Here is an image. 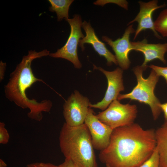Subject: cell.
<instances>
[{
	"label": "cell",
	"mask_w": 167,
	"mask_h": 167,
	"mask_svg": "<svg viewBox=\"0 0 167 167\" xmlns=\"http://www.w3.org/2000/svg\"><path fill=\"white\" fill-rule=\"evenodd\" d=\"M93 65L94 69L101 71L106 77L108 82L107 88L102 100L96 104L90 103L89 107L100 109L104 111L114 100L117 99L120 92L124 90L123 80V70L118 67L112 71H106L102 67Z\"/></svg>",
	"instance_id": "cell-8"
},
{
	"label": "cell",
	"mask_w": 167,
	"mask_h": 167,
	"mask_svg": "<svg viewBox=\"0 0 167 167\" xmlns=\"http://www.w3.org/2000/svg\"><path fill=\"white\" fill-rule=\"evenodd\" d=\"M159 155L156 146L150 156L138 167H160Z\"/></svg>",
	"instance_id": "cell-17"
},
{
	"label": "cell",
	"mask_w": 167,
	"mask_h": 167,
	"mask_svg": "<svg viewBox=\"0 0 167 167\" xmlns=\"http://www.w3.org/2000/svg\"><path fill=\"white\" fill-rule=\"evenodd\" d=\"M51 6L49 10L57 14L58 20L63 19L65 20L69 18V10L70 6L74 1L73 0H49Z\"/></svg>",
	"instance_id": "cell-15"
},
{
	"label": "cell",
	"mask_w": 167,
	"mask_h": 167,
	"mask_svg": "<svg viewBox=\"0 0 167 167\" xmlns=\"http://www.w3.org/2000/svg\"><path fill=\"white\" fill-rule=\"evenodd\" d=\"M59 140L61 151L65 158L78 167H98L91 137L84 123L71 126L65 122Z\"/></svg>",
	"instance_id": "cell-3"
},
{
	"label": "cell",
	"mask_w": 167,
	"mask_h": 167,
	"mask_svg": "<svg viewBox=\"0 0 167 167\" xmlns=\"http://www.w3.org/2000/svg\"><path fill=\"white\" fill-rule=\"evenodd\" d=\"M158 2L156 0H153L148 2L142 1L138 2L140 6L139 11L134 19L127 24V25H130L135 22L138 23L137 28L135 32L134 40L142 31L148 29L152 30L157 38H162L155 29L152 16L155 10L165 7L166 4H164L158 5Z\"/></svg>",
	"instance_id": "cell-11"
},
{
	"label": "cell",
	"mask_w": 167,
	"mask_h": 167,
	"mask_svg": "<svg viewBox=\"0 0 167 167\" xmlns=\"http://www.w3.org/2000/svg\"><path fill=\"white\" fill-rule=\"evenodd\" d=\"M137 112L135 105L123 104L117 99L113 101L106 109L96 116L101 122L113 130L133 124Z\"/></svg>",
	"instance_id": "cell-5"
},
{
	"label": "cell",
	"mask_w": 167,
	"mask_h": 167,
	"mask_svg": "<svg viewBox=\"0 0 167 167\" xmlns=\"http://www.w3.org/2000/svg\"><path fill=\"white\" fill-rule=\"evenodd\" d=\"M160 167H167V121L155 131Z\"/></svg>",
	"instance_id": "cell-14"
},
{
	"label": "cell",
	"mask_w": 167,
	"mask_h": 167,
	"mask_svg": "<svg viewBox=\"0 0 167 167\" xmlns=\"http://www.w3.org/2000/svg\"><path fill=\"white\" fill-rule=\"evenodd\" d=\"M132 50L142 53L144 57L142 66L147 67L148 63L158 59L165 64V55L167 52V43L164 44H149L146 39L141 41L131 42Z\"/></svg>",
	"instance_id": "cell-13"
},
{
	"label": "cell",
	"mask_w": 167,
	"mask_h": 167,
	"mask_svg": "<svg viewBox=\"0 0 167 167\" xmlns=\"http://www.w3.org/2000/svg\"><path fill=\"white\" fill-rule=\"evenodd\" d=\"M49 51L44 49L39 52L29 50L27 55L23 57L21 62L10 74L9 81L4 87L6 97L23 109H29L28 118L37 121L43 118V112H49L52 103L49 100L38 102L34 99H29L26 91L35 83L43 80L36 77L31 67L32 62L35 59L49 55Z\"/></svg>",
	"instance_id": "cell-2"
},
{
	"label": "cell",
	"mask_w": 167,
	"mask_h": 167,
	"mask_svg": "<svg viewBox=\"0 0 167 167\" xmlns=\"http://www.w3.org/2000/svg\"><path fill=\"white\" fill-rule=\"evenodd\" d=\"M90 132L94 149L101 151L109 145L112 129L101 122L89 107L84 123Z\"/></svg>",
	"instance_id": "cell-9"
},
{
	"label": "cell",
	"mask_w": 167,
	"mask_h": 167,
	"mask_svg": "<svg viewBox=\"0 0 167 167\" xmlns=\"http://www.w3.org/2000/svg\"><path fill=\"white\" fill-rule=\"evenodd\" d=\"M147 68L141 65L133 68V71L137 78V84L131 92L126 94H120L117 100L120 101L129 99L148 105L151 108L153 119L156 120L162 111L159 106L161 103L154 92L159 76L152 70L148 77L144 78L143 72Z\"/></svg>",
	"instance_id": "cell-4"
},
{
	"label": "cell",
	"mask_w": 167,
	"mask_h": 167,
	"mask_svg": "<svg viewBox=\"0 0 167 167\" xmlns=\"http://www.w3.org/2000/svg\"><path fill=\"white\" fill-rule=\"evenodd\" d=\"M154 24L156 31L163 37H167V8L161 12Z\"/></svg>",
	"instance_id": "cell-16"
},
{
	"label": "cell",
	"mask_w": 167,
	"mask_h": 167,
	"mask_svg": "<svg viewBox=\"0 0 167 167\" xmlns=\"http://www.w3.org/2000/svg\"><path fill=\"white\" fill-rule=\"evenodd\" d=\"M60 167H78L71 160L65 158L64 162L59 165Z\"/></svg>",
	"instance_id": "cell-21"
},
{
	"label": "cell",
	"mask_w": 167,
	"mask_h": 167,
	"mask_svg": "<svg viewBox=\"0 0 167 167\" xmlns=\"http://www.w3.org/2000/svg\"><path fill=\"white\" fill-rule=\"evenodd\" d=\"M5 126V123L0 122V143L3 144L8 143L10 139L9 133Z\"/></svg>",
	"instance_id": "cell-18"
},
{
	"label": "cell",
	"mask_w": 167,
	"mask_h": 167,
	"mask_svg": "<svg viewBox=\"0 0 167 167\" xmlns=\"http://www.w3.org/2000/svg\"><path fill=\"white\" fill-rule=\"evenodd\" d=\"M156 144L153 129L145 130L133 123L113 130L99 158L109 167H138L150 156Z\"/></svg>",
	"instance_id": "cell-1"
},
{
	"label": "cell",
	"mask_w": 167,
	"mask_h": 167,
	"mask_svg": "<svg viewBox=\"0 0 167 167\" xmlns=\"http://www.w3.org/2000/svg\"><path fill=\"white\" fill-rule=\"evenodd\" d=\"M149 67L154 71L158 76L163 77L167 84V67H161L154 65H151Z\"/></svg>",
	"instance_id": "cell-19"
},
{
	"label": "cell",
	"mask_w": 167,
	"mask_h": 167,
	"mask_svg": "<svg viewBox=\"0 0 167 167\" xmlns=\"http://www.w3.org/2000/svg\"><path fill=\"white\" fill-rule=\"evenodd\" d=\"M91 103L89 99L75 90L65 101L63 105L65 123L71 126L84 123Z\"/></svg>",
	"instance_id": "cell-7"
},
{
	"label": "cell",
	"mask_w": 167,
	"mask_h": 167,
	"mask_svg": "<svg viewBox=\"0 0 167 167\" xmlns=\"http://www.w3.org/2000/svg\"><path fill=\"white\" fill-rule=\"evenodd\" d=\"M82 27L86 34L85 36L80 39L78 45L81 48L82 51L84 50V44H90L100 56L104 57L106 59L108 66H111L113 63L118 65L115 56L107 49L104 43L99 40L90 23L84 21L82 23Z\"/></svg>",
	"instance_id": "cell-12"
},
{
	"label": "cell",
	"mask_w": 167,
	"mask_h": 167,
	"mask_svg": "<svg viewBox=\"0 0 167 167\" xmlns=\"http://www.w3.org/2000/svg\"><path fill=\"white\" fill-rule=\"evenodd\" d=\"M6 66V63L3 62L2 61L0 62V81H2L4 79L5 71Z\"/></svg>",
	"instance_id": "cell-22"
},
{
	"label": "cell",
	"mask_w": 167,
	"mask_h": 167,
	"mask_svg": "<svg viewBox=\"0 0 167 167\" xmlns=\"http://www.w3.org/2000/svg\"><path fill=\"white\" fill-rule=\"evenodd\" d=\"M26 167H60L49 163L36 162L31 163L27 165Z\"/></svg>",
	"instance_id": "cell-20"
},
{
	"label": "cell",
	"mask_w": 167,
	"mask_h": 167,
	"mask_svg": "<svg viewBox=\"0 0 167 167\" xmlns=\"http://www.w3.org/2000/svg\"><path fill=\"white\" fill-rule=\"evenodd\" d=\"M66 20L71 27L69 38L62 47L55 53H50L49 56L67 60L73 63L75 68L80 69L82 67V64L78 58L77 49L80 39L84 36L81 30L83 23L82 19L79 15L76 14L73 18Z\"/></svg>",
	"instance_id": "cell-6"
},
{
	"label": "cell",
	"mask_w": 167,
	"mask_h": 167,
	"mask_svg": "<svg viewBox=\"0 0 167 167\" xmlns=\"http://www.w3.org/2000/svg\"><path fill=\"white\" fill-rule=\"evenodd\" d=\"M159 106L161 111L164 113L165 121H167V102L161 104Z\"/></svg>",
	"instance_id": "cell-23"
},
{
	"label": "cell",
	"mask_w": 167,
	"mask_h": 167,
	"mask_svg": "<svg viewBox=\"0 0 167 167\" xmlns=\"http://www.w3.org/2000/svg\"><path fill=\"white\" fill-rule=\"evenodd\" d=\"M7 164L2 159H0V167H6Z\"/></svg>",
	"instance_id": "cell-24"
},
{
	"label": "cell",
	"mask_w": 167,
	"mask_h": 167,
	"mask_svg": "<svg viewBox=\"0 0 167 167\" xmlns=\"http://www.w3.org/2000/svg\"><path fill=\"white\" fill-rule=\"evenodd\" d=\"M135 32L133 24H130L126 29L122 37L115 41H113L106 36H103L102 37V40L112 48L115 54L118 64L123 70L128 69L131 64L129 54L132 50L130 37Z\"/></svg>",
	"instance_id": "cell-10"
},
{
	"label": "cell",
	"mask_w": 167,
	"mask_h": 167,
	"mask_svg": "<svg viewBox=\"0 0 167 167\" xmlns=\"http://www.w3.org/2000/svg\"><path fill=\"white\" fill-rule=\"evenodd\" d=\"M106 167H109V166H107V165H106Z\"/></svg>",
	"instance_id": "cell-25"
}]
</instances>
